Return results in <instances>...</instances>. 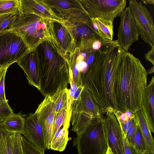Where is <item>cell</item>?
Instances as JSON below:
<instances>
[{
	"label": "cell",
	"mask_w": 154,
	"mask_h": 154,
	"mask_svg": "<svg viewBox=\"0 0 154 154\" xmlns=\"http://www.w3.org/2000/svg\"><path fill=\"white\" fill-rule=\"evenodd\" d=\"M124 51L120 47L100 54L83 74V85L94 98L101 114L119 111L115 87L118 67Z\"/></svg>",
	"instance_id": "1"
},
{
	"label": "cell",
	"mask_w": 154,
	"mask_h": 154,
	"mask_svg": "<svg viewBox=\"0 0 154 154\" xmlns=\"http://www.w3.org/2000/svg\"><path fill=\"white\" fill-rule=\"evenodd\" d=\"M147 75L140 60L124 51L116 77L115 91L119 111L129 110L135 114L141 109Z\"/></svg>",
	"instance_id": "2"
},
{
	"label": "cell",
	"mask_w": 154,
	"mask_h": 154,
	"mask_svg": "<svg viewBox=\"0 0 154 154\" xmlns=\"http://www.w3.org/2000/svg\"><path fill=\"white\" fill-rule=\"evenodd\" d=\"M38 56L42 94L52 95L70 83L69 66L53 44L45 41L35 49Z\"/></svg>",
	"instance_id": "3"
},
{
	"label": "cell",
	"mask_w": 154,
	"mask_h": 154,
	"mask_svg": "<svg viewBox=\"0 0 154 154\" xmlns=\"http://www.w3.org/2000/svg\"><path fill=\"white\" fill-rule=\"evenodd\" d=\"M51 21L34 14L19 13L11 26L4 31L19 35L30 51H35L45 41L51 42L55 47L50 27Z\"/></svg>",
	"instance_id": "4"
},
{
	"label": "cell",
	"mask_w": 154,
	"mask_h": 154,
	"mask_svg": "<svg viewBox=\"0 0 154 154\" xmlns=\"http://www.w3.org/2000/svg\"><path fill=\"white\" fill-rule=\"evenodd\" d=\"M74 144L78 154H106L108 146L103 116L93 118L77 135Z\"/></svg>",
	"instance_id": "5"
},
{
	"label": "cell",
	"mask_w": 154,
	"mask_h": 154,
	"mask_svg": "<svg viewBox=\"0 0 154 154\" xmlns=\"http://www.w3.org/2000/svg\"><path fill=\"white\" fill-rule=\"evenodd\" d=\"M29 51L17 34L6 31L0 32V64L2 65L8 67Z\"/></svg>",
	"instance_id": "6"
},
{
	"label": "cell",
	"mask_w": 154,
	"mask_h": 154,
	"mask_svg": "<svg viewBox=\"0 0 154 154\" xmlns=\"http://www.w3.org/2000/svg\"><path fill=\"white\" fill-rule=\"evenodd\" d=\"M90 17L113 23L126 8V0H80Z\"/></svg>",
	"instance_id": "7"
},
{
	"label": "cell",
	"mask_w": 154,
	"mask_h": 154,
	"mask_svg": "<svg viewBox=\"0 0 154 154\" xmlns=\"http://www.w3.org/2000/svg\"><path fill=\"white\" fill-rule=\"evenodd\" d=\"M63 20L70 22H80L92 26L91 18L78 0H45Z\"/></svg>",
	"instance_id": "8"
},
{
	"label": "cell",
	"mask_w": 154,
	"mask_h": 154,
	"mask_svg": "<svg viewBox=\"0 0 154 154\" xmlns=\"http://www.w3.org/2000/svg\"><path fill=\"white\" fill-rule=\"evenodd\" d=\"M128 7L140 31L141 39L151 47L154 46V26L150 12L141 1L130 0Z\"/></svg>",
	"instance_id": "9"
},
{
	"label": "cell",
	"mask_w": 154,
	"mask_h": 154,
	"mask_svg": "<svg viewBox=\"0 0 154 154\" xmlns=\"http://www.w3.org/2000/svg\"><path fill=\"white\" fill-rule=\"evenodd\" d=\"M120 17L117 40L120 48L128 52L131 45L138 40L141 33L128 6L125 8Z\"/></svg>",
	"instance_id": "10"
},
{
	"label": "cell",
	"mask_w": 154,
	"mask_h": 154,
	"mask_svg": "<svg viewBox=\"0 0 154 154\" xmlns=\"http://www.w3.org/2000/svg\"><path fill=\"white\" fill-rule=\"evenodd\" d=\"M50 27L58 53L69 63L68 55L72 54L77 46L70 30L63 23L52 20Z\"/></svg>",
	"instance_id": "11"
},
{
	"label": "cell",
	"mask_w": 154,
	"mask_h": 154,
	"mask_svg": "<svg viewBox=\"0 0 154 154\" xmlns=\"http://www.w3.org/2000/svg\"><path fill=\"white\" fill-rule=\"evenodd\" d=\"M56 105L50 95H47L39 104L35 113L44 131L46 139L48 149H50V143L52 133Z\"/></svg>",
	"instance_id": "12"
},
{
	"label": "cell",
	"mask_w": 154,
	"mask_h": 154,
	"mask_svg": "<svg viewBox=\"0 0 154 154\" xmlns=\"http://www.w3.org/2000/svg\"><path fill=\"white\" fill-rule=\"evenodd\" d=\"M103 117L108 147L113 154H124V137L119 123L113 113Z\"/></svg>",
	"instance_id": "13"
},
{
	"label": "cell",
	"mask_w": 154,
	"mask_h": 154,
	"mask_svg": "<svg viewBox=\"0 0 154 154\" xmlns=\"http://www.w3.org/2000/svg\"><path fill=\"white\" fill-rule=\"evenodd\" d=\"M22 135L43 153L48 149L43 128L35 113H29L25 119L24 132Z\"/></svg>",
	"instance_id": "14"
},
{
	"label": "cell",
	"mask_w": 154,
	"mask_h": 154,
	"mask_svg": "<svg viewBox=\"0 0 154 154\" xmlns=\"http://www.w3.org/2000/svg\"><path fill=\"white\" fill-rule=\"evenodd\" d=\"M19 11L20 14H34L63 23V19L44 0H20Z\"/></svg>",
	"instance_id": "15"
},
{
	"label": "cell",
	"mask_w": 154,
	"mask_h": 154,
	"mask_svg": "<svg viewBox=\"0 0 154 154\" xmlns=\"http://www.w3.org/2000/svg\"><path fill=\"white\" fill-rule=\"evenodd\" d=\"M17 63L24 72L29 84L40 91V69L38 56L36 50L29 51Z\"/></svg>",
	"instance_id": "16"
},
{
	"label": "cell",
	"mask_w": 154,
	"mask_h": 154,
	"mask_svg": "<svg viewBox=\"0 0 154 154\" xmlns=\"http://www.w3.org/2000/svg\"><path fill=\"white\" fill-rule=\"evenodd\" d=\"M141 110L151 132H154V76L147 85Z\"/></svg>",
	"instance_id": "17"
},
{
	"label": "cell",
	"mask_w": 154,
	"mask_h": 154,
	"mask_svg": "<svg viewBox=\"0 0 154 154\" xmlns=\"http://www.w3.org/2000/svg\"><path fill=\"white\" fill-rule=\"evenodd\" d=\"M63 23L70 30L77 45L80 42L88 39L96 33L93 26L86 23L70 22L64 20Z\"/></svg>",
	"instance_id": "18"
},
{
	"label": "cell",
	"mask_w": 154,
	"mask_h": 154,
	"mask_svg": "<svg viewBox=\"0 0 154 154\" xmlns=\"http://www.w3.org/2000/svg\"><path fill=\"white\" fill-rule=\"evenodd\" d=\"M70 121L66 120L64 124L53 136L51 140L50 149L62 152L64 150L68 139V128Z\"/></svg>",
	"instance_id": "19"
},
{
	"label": "cell",
	"mask_w": 154,
	"mask_h": 154,
	"mask_svg": "<svg viewBox=\"0 0 154 154\" xmlns=\"http://www.w3.org/2000/svg\"><path fill=\"white\" fill-rule=\"evenodd\" d=\"M80 97L82 111L89 114L93 118L103 116L99 107L85 88L83 90Z\"/></svg>",
	"instance_id": "20"
},
{
	"label": "cell",
	"mask_w": 154,
	"mask_h": 154,
	"mask_svg": "<svg viewBox=\"0 0 154 154\" xmlns=\"http://www.w3.org/2000/svg\"><path fill=\"white\" fill-rule=\"evenodd\" d=\"M25 121V119L20 114L13 113L2 122L1 125L8 132L23 135L24 132Z\"/></svg>",
	"instance_id": "21"
},
{
	"label": "cell",
	"mask_w": 154,
	"mask_h": 154,
	"mask_svg": "<svg viewBox=\"0 0 154 154\" xmlns=\"http://www.w3.org/2000/svg\"><path fill=\"white\" fill-rule=\"evenodd\" d=\"M91 19L93 28L97 34L103 38L112 40L113 23L97 18Z\"/></svg>",
	"instance_id": "22"
},
{
	"label": "cell",
	"mask_w": 154,
	"mask_h": 154,
	"mask_svg": "<svg viewBox=\"0 0 154 154\" xmlns=\"http://www.w3.org/2000/svg\"><path fill=\"white\" fill-rule=\"evenodd\" d=\"M93 119L90 115L83 111L72 113L70 121L72 128L71 130L78 135Z\"/></svg>",
	"instance_id": "23"
},
{
	"label": "cell",
	"mask_w": 154,
	"mask_h": 154,
	"mask_svg": "<svg viewBox=\"0 0 154 154\" xmlns=\"http://www.w3.org/2000/svg\"><path fill=\"white\" fill-rule=\"evenodd\" d=\"M135 115L140 130L151 152L154 153V141L151 132L143 116L141 110L138 111Z\"/></svg>",
	"instance_id": "24"
},
{
	"label": "cell",
	"mask_w": 154,
	"mask_h": 154,
	"mask_svg": "<svg viewBox=\"0 0 154 154\" xmlns=\"http://www.w3.org/2000/svg\"><path fill=\"white\" fill-rule=\"evenodd\" d=\"M0 123V154H13L14 133L6 131Z\"/></svg>",
	"instance_id": "25"
},
{
	"label": "cell",
	"mask_w": 154,
	"mask_h": 154,
	"mask_svg": "<svg viewBox=\"0 0 154 154\" xmlns=\"http://www.w3.org/2000/svg\"><path fill=\"white\" fill-rule=\"evenodd\" d=\"M134 146L142 154L152 153L149 149L138 123L134 137Z\"/></svg>",
	"instance_id": "26"
},
{
	"label": "cell",
	"mask_w": 154,
	"mask_h": 154,
	"mask_svg": "<svg viewBox=\"0 0 154 154\" xmlns=\"http://www.w3.org/2000/svg\"><path fill=\"white\" fill-rule=\"evenodd\" d=\"M69 91V89L67 88L61 91L57 90L55 94L51 96L56 105L55 118L63 106L67 104V99Z\"/></svg>",
	"instance_id": "27"
},
{
	"label": "cell",
	"mask_w": 154,
	"mask_h": 154,
	"mask_svg": "<svg viewBox=\"0 0 154 154\" xmlns=\"http://www.w3.org/2000/svg\"><path fill=\"white\" fill-rule=\"evenodd\" d=\"M20 0H0V14L19 12Z\"/></svg>",
	"instance_id": "28"
},
{
	"label": "cell",
	"mask_w": 154,
	"mask_h": 154,
	"mask_svg": "<svg viewBox=\"0 0 154 154\" xmlns=\"http://www.w3.org/2000/svg\"><path fill=\"white\" fill-rule=\"evenodd\" d=\"M69 74L70 79L69 84L70 85V88L69 89L67 97V115L66 119L70 120L71 116V113L70 112L71 105L78 86L73 81L72 71L70 67H69Z\"/></svg>",
	"instance_id": "29"
},
{
	"label": "cell",
	"mask_w": 154,
	"mask_h": 154,
	"mask_svg": "<svg viewBox=\"0 0 154 154\" xmlns=\"http://www.w3.org/2000/svg\"><path fill=\"white\" fill-rule=\"evenodd\" d=\"M67 115V104H66L55 118L52 137L55 132L64 124L66 119Z\"/></svg>",
	"instance_id": "30"
},
{
	"label": "cell",
	"mask_w": 154,
	"mask_h": 154,
	"mask_svg": "<svg viewBox=\"0 0 154 154\" xmlns=\"http://www.w3.org/2000/svg\"><path fill=\"white\" fill-rule=\"evenodd\" d=\"M19 12L0 14V32L4 31L11 25Z\"/></svg>",
	"instance_id": "31"
},
{
	"label": "cell",
	"mask_w": 154,
	"mask_h": 154,
	"mask_svg": "<svg viewBox=\"0 0 154 154\" xmlns=\"http://www.w3.org/2000/svg\"><path fill=\"white\" fill-rule=\"evenodd\" d=\"M21 140L24 154H45L29 142L22 134Z\"/></svg>",
	"instance_id": "32"
},
{
	"label": "cell",
	"mask_w": 154,
	"mask_h": 154,
	"mask_svg": "<svg viewBox=\"0 0 154 154\" xmlns=\"http://www.w3.org/2000/svg\"><path fill=\"white\" fill-rule=\"evenodd\" d=\"M13 114V110L9 105L8 101H0V122H3Z\"/></svg>",
	"instance_id": "33"
},
{
	"label": "cell",
	"mask_w": 154,
	"mask_h": 154,
	"mask_svg": "<svg viewBox=\"0 0 154 154\" xmlns=\"http://www.w3.org/2000/svg\"><path fill=\"white\" fill-rule=\"evenodd\" d=\"M21 134L14 133L13 146V154H24L21 140Z\"/></svg>",
	"instance_id": "34"
},
{
	"label": "cell",
	"mask_w": 154,
	"mask_h": 154,
	"mask_svg": "<svg viewBox=\"0 0 154 154\" xmlns=\"http://www.w3.org/2000/svg\"><path fill=\"white\" fill-rule=\"evenodd\" d=\"M119 122H126L134 117L135 114L129 110L122 112L116 110L114 113Z\"/></svg>",
	"instance_id": "35"
},
{
	"label": "cell",
	"mask_w": 154,
	"mask_h": 154,
	"mask_svg": "<svg viewBox=\"0 0 154 154\" xmlns=\"http://www.w3.org/2000/svg\"><path fill=\"white\" fill-rule=\"evenodd\" d=\"M137 125V122L136 118L135 122L128 130L125 137L128 143L134 146V139Z\"/></svg>",
	"instance_id": "36"
},
{
	"label": "cell",
	"mask_w": 154,
	"mask_h": 154,
	"mask_svg": "<svg viewBox=\"0 0 154 154\" xmlns=\"http://www.w3.org/2000/svg\"><path fill=\"white\" fill-rule=\"evenodd\" d=\"M124 154H142L128 143L126 138L124 137Z\"/></svg>",
	"instance_id": "37"
},
{
	"label": "cell",
	"mask_w": 154,
	"mask_h": 154,
	"mask_svg": "<svg viewBox=\"0 0 154 154\" xmlns=\"http://www.w3.org/2000/svg\"><path fill=\"white\" fill-rule=\"evenodd\" d=\"M136 120L135 116L126 122H119L122 131L123 137L125 138L127 131Z\"/></svg>",
	"instance_id": "38"
},
{
	"label": "cell",
	"mask_w": 154,
	"mask_h": 154,
	"mask_svg": "<svg viewBox=\"0 0 154 154\" xmlns=\"http://www.w3.org/2000/svg\"><path fill=\"white\" fill-rule=\"evenodd\" d=\"M7 71L3 74L0 81V101H8L6 99L5 92V80Z\"/></svg>",
	"instance_id": "39"
},
{
	"label": "cell",
	"mask_w": 154,
	"mask_h": 154,
	"mask_svg": "<svg viewBox=\"0 0 154 154\" xmlns=\"http://www.w3.org/2000/svg\"><path fill=\"white\" fill-rule=\"evenodd\" d=\"M151 49L145 54L146 60L151 63L154 65V46L151 47Z\"/></svg>",
	"instance_id": "40"
},
{
	"label": "cell",
	"mask_w": 154,
	"mask_h": 154,
	"mask_svg": "<svg viewBox=\"0 0 154 154\" xmlns=\"http://www.w3.org/2000/svg\"><path fill=\"white\" fill-rule=\"evenodd\" d=\"M84 88L85 87L83 85L78 87L74 96L72 100H76L80 97L81 93Z\"/></svg>",
	"instance_id": "41"
},
{
	"label": "cell",
	"mask_w": 154,
	"mask_h": 154,
	"mask_svg": "<svg viewBox=\"0 0 154 154\" xmlns=\"http://www.w3.org/2000/svg\"><path fill=\"white\" fill-rule=\"evenodd\" d=\"M8 68L5 67L0 64V81L3 74L5 72L7 71Z\"/></svg>",
	"instance_id": "42"
},
{
	"label": "cell",
	"mask_w": 154,
	"mask_h": 154,
	"mask_svg": "<svg viewBox=\"0 0 154 154\" xmlns=\"http://www.w3.org/2000/svg\"><path fill=\"white\" fill-rule=\"evenodd\" d=\"M141 2H142L143 3L145 4H154V0H141Z\"/></svg>",
	"instance_id": "43"
},
{
	"label": "cell",
	"mask_w": 154,
	"mask_h": 154,
	"mask_svg": "<svg viewBox=\"0 0 154 154\" xmlns=\"http://www.w3.org/2000/svg\"><path fill=\"white\" fill-rule=\"evenodd\" d=\"M154 71V66H153L147 71H146L147 75L153 73Z\"/></svg>",
	"instance_id": "44"
},
{
	"label": "cell",
	"mask_w": 154,
	"mask_h": 154,
	"mask_svg": "<svg viewBox=\"0 0 154 154\" xmlns=\"http://www.w3.org/2000/svg\"><path fill=\"white\" fill-rule=\"evenodd\" d=\"M106 154H113L109 147L108 148Z\"/></svg>",
	"instance_id": "45"
},
{
	"label": "cell",
	"mask_w": 154,
	"mask_h": 154,
	"mask_svg": "<svg viewBox=\"0 0 154 154\" xmlns=\"http://www.w3.org/2000/svg\"><path fill=\"white\" fill-rule=\"evenodd\" d=\"M143 154H154V153H144Z\"/></svg>",
	"instance_id": "46"
},
{
	"label": "cell",
	"mask_w": 154,
	"mask_h": 154,
	"mask_svg": "<svg viewBox=\"0 0 154 154\" xmlns=\"http://www.w3.org/2000/svg\"><path fill=\"white\" fill-rule=\"evenodd\" d=\"M1 122H0V123H1Z\"/></svg>",
	"instance_id": "47"
}]
</instances>
